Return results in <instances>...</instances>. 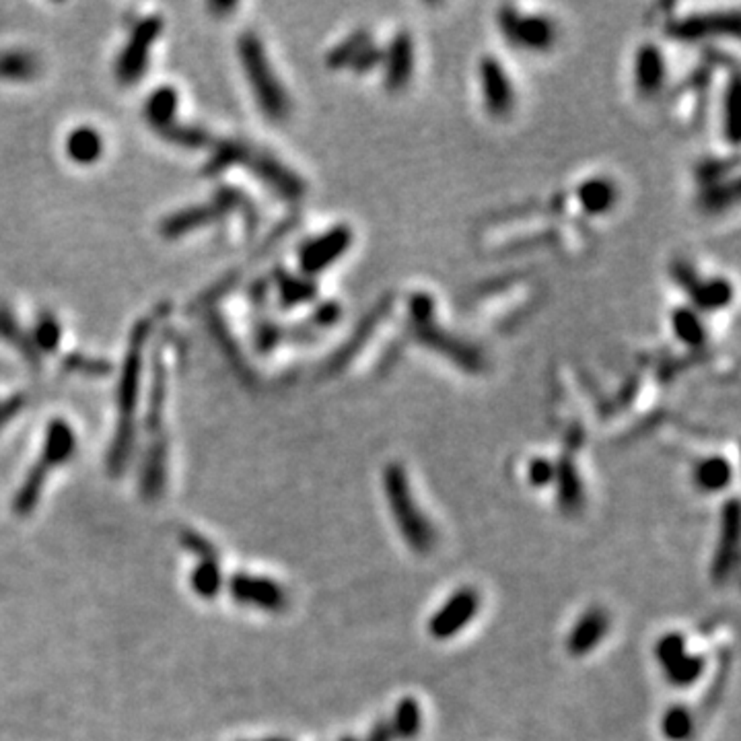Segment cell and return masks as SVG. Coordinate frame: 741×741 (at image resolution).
Wrapping results in <instances>:
<instances>
[{
  "mask_svg": "<svg viewBox=\"0 0 741 741\" xmlns=\"http://www.w3.org/2000/svg\"><path fill=\"white\" fill-rule=\"evenodd\" d=\"M66 155L79 165H93L103 155V136L93 126H77L65 142Z\"/></svg>",
  "mask_w": 741,
  "mask_h": 741,
  "instance_id": "cell-23",
  "label": "cell"
},
{
  "mask_svg": "<svg viewBox=\"0 0 741 741\" xmlns=\"http://www.w3.org/2000/svg\"><path fill=\"white\" fill-rule=\"evenodd\" d=\"M383 493L392 515L395 530L414 554H431L437 546V530L426 517L424 508L418 505L416 496L408 482L406 470L400 463H389L383 470Z\"/></svg>",
  "mask_w": 741,
  "mask_h": 741,
  "instance_id": "cell-3",
  "label": "cell"
},
{
  "mask_svg": "<svg viewBox=\"0 0 741 741\" xmlns=\"http://www.w3.org/2000/svg\"><path fill=\"white\" fill-rule=\"evenodd\" d=\"M733 297V291L727 280H708L705 285L696 286L694 299L699 307L702 309H719V307L727 305Z\"/></svg>",
  "mask_w": 741,
  "mask_h": 741,
  "instance_id": "cell-37",
  "label": "cell"
},
{
  "mask_svg": "<svg viewBox=\"0 0 741 741\" xmlns=\"http://www.w3.org/2000/svg\"><path fill=\"white\" fill-rule=\"evenodd\" d=\"M389 727H392L393 731V739H416L420 731H423V708H420L418 700L412 699V696H404L393 708L392 719H389Z\"/></svg>",
  "mask_w": 741,
  "mask_h": 741,
  "instance_id": "cell-27",
  "label": "cell"
},
{
  "mask_svg": "<svg viewBox=\"0 0 741 741\" xmlns=\"http://www.w3.org/2000/svg\"><path fill=\"white\" fill-rule=\"evenodd\" d=\"M256 741H293L288 737H266V739H256Z\"/></svg>",
  "mask_w": 741,
  "mask_h": 741,
  "instance_id": "cell-45",
  "label": "cell"
},
{
  "mask_svg": "<svg viewBox=\"0 0 741 741\" xmlns=\"http://www.w3.org/2000/svg\"><path fill=\"white\" fill-rule=\"evenodd\" d=\"M229 593L237 604L266 614H282L291 604L288 592L280 583L260 575L235 573L229 581Z\"/></svg>",
  "mask_w": 741,
  "mask_h": 741,
  "instance_id": "cell-8",
  "label": "cell"
},
{
  "mask_svg": "<svg viewBox=\"0 0 741 741\" xmlns=\"http://www.w3.org/2000/svg\"><path fill=\"white\" fill-rule=\"evenodd\" d=\"M731 478L733 472L730 462L721 455L707 457V460H702L699 466L694 468L696 485L705 493H721L723 488L730 486Z\"/></svg>",
  "mask_w": 741,
  "mask_h": 741,
  "instance_id": "cell-30",
  "label": "cell"
},
{
  "mask_svg": "<svg viewBox=\"0 0 741 741\" xmlns=\"http://www.w3.org/2000/svg\"><path fill=\"white\" fill-rule=\"evenodd\" d=\"M233 9H235L233 3H210L209 4V11L215 12V15H218V12H221V11L229 12V11H233Z\"/></svg>",
  "mask_w": 741,
  "mask_h": 741,
  "instance_id": "cell-44",
  "label": "cell"
},
{
  "mask_svg": "<svg viewBox=\"0 0 741 741\" xmlns=\"http://www.w3.org/2000/svg\"><path fill=\"white\" fill-rule=\"evenodd\" d=\"M169 303H163L159 309L149 313L138 319L132 325L128 348H126L124 363L120 369V379H118L116 389V404H118V423L114 437H111L108 457H105V466H108L110 476L118 478L126 468H128L130 457L134 454L136 445V408H138V395H141V377H142V361H144V348H147L149 338L155 332L157 319L163 317V311H169Z\"/></svg>",
  "mask_w": 741,
  "mask_h": 741,
  "instance_id": "cell-1",
  "label": "cell"
},
{
  "mask_svg": "<svg viewBox=\"0 0 741 741\" xmlns=\"http://www.w3.org/2000/svg\"><path fill=\"white\" fill-rule=\"evenodd\" d=\"M163 19L159 15L142 17L130 29V37L114 62V74L122 87H132L144 77L149 68L150 50L159 40Z\"/></svg>",
  "mask_w": 741,
  "mask_h": 741,
  "instance_id": "cell-6",
  "label": "cell"
},
{
  "mask_svg": "<svg viewBox=\"0 0 741 741\" xmlns=\"http://www.w3.org/2000/svg\"><path fill=\"white\" fill-rule=\"evenodd\" d=\"M500 29L508 42L531 52H546L556 42V27L550 19L542 15L525 17L515 9L500 12Z\"/></svg>",
  "mask_w": 741,
  "mask_h": 741,
  "instance_id": "cell-9",
  "label": "cell"
},
{
  "mask_svg": "<svg viewBox=\"0 0 741 741\" xmlns=\"http://www.w3.org/2000/svg\"><path fill=\"white\" fill-rule=\"evenodd\" d=\"M225 218V212L209 200L202 204H190L186 209H180L165 217L159 225V233L163 240H181V237L194 233V231L210 227L212 223H218Z\"/></svg>",
  "mask_w": 741,
  "mask_h": 741,
  "instance_id": "cell-14",
  "label": "cell"
},
{
  "mask_svg": "<svg viewBox=\"0 0 741 741\" xmlns=\"http://www.w3.org/2000/svg\"><path fill=\"white\" fill-rule=\"evenodd\" d=\"M353 243V231L348 227H334L325 233L305 241L299 249V268L305 276L322 274L324 270L334 266V262L347 254Z\"/></svg>",
  "mask_w": 741,
  "mask_h": 741,
  "instance_id": "cell-10",
  "label": "cell"
},
{
  "mask_svg": "<svg viewBox=\"0 0 741 741\" xmlns=\"http://www.w3.org/2000/svg\"><path fill=\"white\" fill-rule=\"evenodd\" d=\"M77 454V435H74L73 426L65 418L50 420L46 426V435H43V447L40 454V460L46 463L50 470H56L60 466H66Z\"/></svg>",
  "mask_w": 741,
  "mask_h": 741,
  "instance_id": "cell-17",
  "label": "cell"
},
{
  "mask_svg": "<svg viewBox=\"0 0 741 741\" xmlns=\"http://www.w3.org/2000/svg\"><path fill=\"white\" fill-rule=\"evenodd\" d=\"M167 463H169V443L167 437L149 439L147 451L142 455L141 463V488L142 500L155 502L159 500L167 488Z\"/></svg>",
  "mask_w": 741,
  "mask_h": 741,
  "instance_id": "cell-13",
  "label": "cell"
},
{
  "mask_svg": "<svg viewBox=\"0 0 741 741\" xmlns=\"http://www.w3.org/2000/svg\"><path fill=\"white\" fill-rule=\"evenodd\" d=\"M482 606L480 593L474 587L463 585L455 589L435 614L426 622V632L432 640H451L466 630L478 616Z\"/></svg>",
  "mask_w": 741,
  "mask_h": 741,
  "instance_id": "cell-7",
  "label": "cell"
},
{
  "mask_svg": "<svg viewBox=\"0 0 741 741\" xmlns=\"http://www.w3.org/2000/svg\"><path fill=\"white\" fill-rule=\"evenodd\" d=\"M161 138H165L167 142L178 144V147L184 149H204L212 144V136L200 126H190V124H180L173 122L167 126L165 130L159 132Z\"/></svg>",
  "mask_w": 741,
  "mask_h": 741,
  "instance_id": "cell-34",
  "label": "cell"
},
{
  "mask_svg": "<svg viewBox=\"0 0 741 741\" xmlns=\"http://www.w3.org/2000/svg\"><path fill=\"white\" fill-rule=\"evenodd\" d=\"M27 404H29V395L25 392L12 393L6 400L0 401V431H3L11 420H15L19 414L25 410V406Z\"/></svg>",
  "mask_w": 741,
  "mask_h": 741,
  "instance_id": "cell-41",
  "label": "cell"
},
{
  "mask_svg": "<svg viewBox=\"0 0 741 741\" xmlns=\"http://www.w3.org/2000/svg\"><path fill=\"white\" fill-rule=\"evenodd\" d=\"M554 476L556 466L550 460H546V457H536V460H531L530 466H527V482H530L533 488H546L554 485Z\"/></svg>",
  "mask_w": 741,
  "mask_h": 741,
  "instance_id": "cell-39",
  "label": "cell"
},
{
  "mask_svg": "<svg viewBox=\"0 0 741 741\" xmlns=\"http://www.w3.org/2000/svg\"><path fill=\"white\" fill-rule=\"evenodd\" d=\"M165 404H167V365L163 355V344H157L153 353V365H150V387L147 401V424L149 439L167 437L165 435Z\"/></svg>",
  "mask_w": 741,
  "mask_h": 741,
  "instance_id": "cell-15",
  "label": "cell"
},
{
  "mask_svg": "<svg viewBox=\"0 0 741 741\" xmlns=\"http://www.w3.org/2000/svg\"><path fill=\"white\" fill-rule=\"evenodd\" d=\"M556 491H558V505H561L562 513L567 515H577L585 505V491H583V482L579 476V470H577L575 462L564 457V460L556 466Z\"/></svg>",
  "mask_w": 741,
  "mask_h": 741,
  "instance_id": "cell-20",
  "label": "cell"
},
{
  "mask_svg": "<svg viewBox=\"0 0 741 741\" xmlns=\"http://www.w3.org/2000/svg\"><path fill=\"white\" fill-rule=\"evenodd\" d=\"M386 87L400 91L408 85L414 71V42L408 34H398L389 43L386 54Z\"/></svg>",
  "mask_w": 741,
  "mask_h": 741,
  "instance_id": "cell-18",
  "label": "cell"
},
{
  "mask_svg": "<svg viewBox=\"0 0 741 741\" xmlns=\"http://www.w3.org/2000/svg\"><path fill=\"white\" fill-rule=\"evenodd\" d=\"M665 73L668 68H665V58L659 48L653 43L640 46L637 58H634V80H637L638 91L645 95H655L665 83Z\"/></svg>",
  "mask_w": 741,
  "mask_h": 741,
  "instance_id": "cell-19",
  "label": "cell"
},
{
  "mask_svg": "<svg viewBox=\"0 0 741 741\" xmlns=\"http://www.w3.org/2000/svg\"><path fill=\"white\" fill-rule=\"evenodd\" d=\"M237 56H240L243 74H246L249 89L254 93L256 103L264 118L274 124L286 122L293 111L291 97L276 77L272 65H270L266 48L256 31H243L237 40Z\"/></svg>",
  "mask_w": 741,
  "mask_h": 741,
  "instance_id": "cell-4",
  "label": "cell"
},
{
  "mask_svg": "<svg viewBox=\"0 0 741 741\" xmlns=\"http://www.w3.org/2000/svg\"><path fill=\"white\" fill-rule=\"evenodd\" d=\"M655 659L661 665L665 680L674 688L686 690L700 682L707 671V657L688 651V640L682 632H665L655 643Z\"/></svg>",
  "mask_w": 741,
  "mask_h": 741,
  "instance_id": "cell-5",
  "label": "cell"
},
{
  "mask_svg": "<svg viewBox=\"0 0 741 741\" xmlns=\"http://www.w3.org/2000/svg\"><path fill=\"white\" fill-rule=\"evenodd\" d=\"M363 741H395L392 727H389V721L387 719L377 721V723L370 727L369 736Z\"/></svg>",
  "mask_w": 741,
  "mask_h": 741,
  "instance_id": "cell-43",
  "label": "cell"
},
{
  "mask_svg": "<svg viewBox=\"0 0 741 741\" xmlns=\"http://www.w3.org/2000/svg\"><path fill=\"white\" fill-rule=\"evenodd\" d=\"M50 472H52V470H50L42 460H37V463L31 466L27 476H25L21 488H19L15 499H12V513H15L17 517H29V515L35 511Z\"/></svg>",
  "mask_w": 741,
  "mask_h": 741,
  "instance_id": "cell-25",
  "label": "cell"
},
{
  "mask_svg": "<svg viewBox=\"0 0 741 741\" xmlns=\"http://www.w3.org/2000/svg\"><path fill=\"white\" fill-rule=\"evenodd\" d=\"M739 554V508L737 500H730L721 511L717 550L713 556L711 575L717 583L730 581V577L737 567Z\"/></svg>",
  "mask_w": 741,
  "mask_h": 741,
  "instance_id": "cell-11",
  "label": "cell"
},
{
  "mask_svg": "<svg viewBox=\"0 0 741 741\" xmlns=\"http://www.w3.org/2000/svg\"><path fill=\"white\" fill-rule=\"evenodd\" d=\"M190 585L194 593L202 600H215L223 589V573L218 562H198L192 570Z\"/></svg>",
  "mask_w": 741,
  "mask_h": 741,
  "instance_id": "cell-33",
  "label": "cell"
},
{
  "mask_svg": "<svg viewBox=\"0 0 741 741\" xmlns=\"http://www.w3.org/2000/svg\"><path fill=\"white\" fill-rule=\"evenodd\" d=\"M480 80H482V95H485L486 110L496 118L507 116L508 111L513 110L515 91L500 62L496 58L482 60Z\"/></svg>",
  "mask_w": 741,
  "mask_h": 741,
  "instance_id": "cell-16",
  "label": "cell"
},
{
  "mask_svg": "<svg viewBox=\"0 0 741 741\" xmlns=\"http://www.w3.org/2000/svg\"><path fill=\"white\" fill-rule=\"evenodd\" d=\"M340 741H363V739H359V737H342Z\"/></svg>",
  "mask_w": 741,
  "mask_h": 741,
  "instance_id": "cell-46",
  "label": "cell"
},
{
  "mask_svg": "<svg viewBox=\"0 0 741 741\" xmlns=\"http://www.w3.org/2000/svg\"><path fill=\"white\" fill-rule=\"evenodd\" d=\"M212 202H215L218 209L227 215H240L246 223L249 233H254L257 229V210L256 204L251 202V198L246 192H241L240 187L233 186H218L215 194H212Z\"/></svg>",
  "mask_w": 741,
  "mask_h": 741,
  "instance_id": "cell-26",
  "label": "cell"
},
{
  "mask_svg": "<svg viewBox=\"0 0 741 741\" xmlns=\"http://www.w3.org/2000/svg\"><path fill=\"white\" fill-rule=\"evenodd\" d=\"M274 285L276 291H279V301L282 307H297L309 303L311 299H316L317 293L313 280L294 276L285 268L274 270Z\"/></svg>",
  "mask_w": 741,
  "mask_h": 741,
  "instance_id": "cell-28",
  "label": "cell"
},
{
  "mask_svg": "<svg viewBox=\"0 0 741 741\" xmlns=\"http://www.w3.org/2000/svg\"><path fill=\"white\" fill-rule=\"evenodd\" d=\"M180 105V95L173 87H159L147 97L142 108L144 122H147L150 128H153L155 134H159L161 130H165L167 126L175 122V114H178Z\"/></svg>",
  "mask_w": 741,
  "mask_h": 741,
  "instance_id": "cell-21",
  "label": "cell"
},
{
  "mask_svg": "<svg viewBox=\"0 0 741 741\" xmlns=\"http://www.w3.org/2000/svg\"><path fill=\"white\" fill-rule=\"evenodd\" d=\"M241 165L266 184L274 194L285 200H301L305 194V181L286 167L279 157L268 149L243 141V138H221L212 142L210 155L202 167V175L215 178L229 167Z\"/></svg>",
  "mask_w": 741,
  "mask_h": 741,
  "instance_id": "cell-2",
  "label": "cell"
},
{
  "mask_svg": "<svg viewBox=\"0 0 741 741\" xmlns=\"http://www.w3.org/2000/svg\"><path fill=\"white\" fill-rule=\"evenodd\" d=\"M577 194H579L581 206L589 215H604V212L614 209L618 200L616 186L604 178L587 180Z\"/></svg>",
  "mask_w": 741,
  "mask_h": 741,
  "instance_id": "cell-29",
  "label": "cell"
},
{
  "mask_svg": "<svg viewBox=\"0 0 741 741\" xmlns=\"http://www.w3.org/2000/svg\"><path fill=\"white\" fill-rule=\"evenodd\" d=\"M671 325H674V332L680 338L682 342L690 344V347H699V344L705 342V325H702V319L694 309H688V307H682V309L674 311L671 316Z\"/></svg>",
  "mask_w": 741,
  "mask_h": 741,
  "instance_id": "cell-35",
  "label": "cell"
},
{
  "mask_svg": "<svg viewBox=\"0 0 741 741\" xmlns=\"http://www.w3.org/2000/svg\"><path fill=\"white\" fill-rule=\"evenodd\" d=\"M42 58L25 48H11L0 52V80L27 83L42 73Z\"/></svg>",
  "mask_w": 741,
  "mask_h": 741,
  "instance_id": "cell-22",
  "label": "cell"
},
{
  "mask_svg": "<svg viewBox=\"0 0 741 741\" xmlns=\"http://www.w3.org/2000/svg\"><path fill=\"white\" fill-rule=\"evenodd\" d=\"M282 336H285V330L264 319V322L256 325V332H254L256 348L260 350V353H270V350H272L276 344L282 340Z\"/></svg>",
  "mask_w": 741,
  "mask_h": 741,
  "instance_id": "cell-40",
  "label": "cell"
},
{
  "mask_svg": "<svg viewBox=\"0 0 741 741\" xmlns=\"http://www.w3.org/2000/svg\"><path fill=\"white\" fill-rule=\"evenodd\" d=\"M661 733L668 741H688L694 736V714L688 707L674 705L663 713Z\"/></svg>",
  "mask_w": 741,
  "mask_h": 741,
  "instance_id": "cell-32",
  "label": "cell"
},
{
  "mask_svg": "<svg viewBox=\"0 0 741 741\" xmlns=\"http://www.w3.org/2000/svg\"><path fill=\"white\" fill-rule=\"evenodd\" d=\"M610 632V614L601 606H592L581 614L567 637V651L570 657H587L604 643Z\"/></svg>",
  "mask_w": 741,
  "mask_h": 741,
  "instance_id": "cell-12",
  "label": "cell"
},
{
  "mask_svg": "<svg viewBox=\"0 0 741 741\" xmlns=\"http://www.w3.org/2000/svg\"><path fill=\"white\" fill-rule=\"evenodd\" d=\"M0 340L11 344L31 369L37 370L42 367V355L37 353L31 336L21 328V324L17 322V317L12 316V311L6 305H0Z\"/></svg>",
  "mask_w": 741,
  "mask_h": 741,
  "instance_id": "cell-24",
  "label": "cell"
},
{
  "mask_svg": "<svg viewBox=\"0 0 741 741\" xmlns=\"http://www.w3.org/2000/svg\"><path fill=\"white\" fill-rule=\"evenodd\" d=\"M340 317V309L334 303H325L319 307V309L313 313V324L316 325H330L334 324L336 319Z\"/></svg>",
  "mask_w": 741,
  "mask_h": 741,
  "instance_id": "cell-42",
  "label": "cell"
},
{
  "mask_svg": "<svg viewBox=\"0 0 741 741\" xmlns=\"http://www.w3.org/2000/svg\"><path fill=\"white\" fill-rule=\"evenodd\" d=\"M62 369L68 370V373H77L85 377H105L114 370L110 361L97 359V356H89L83 353L66 355L65 359H62Z\"/></svg>",
  "mask_w": 741,
  "mask_h": 741,
  "instance_id": "cell-36",
  "label": "cell"
},
{
  "mask_svg": "<svg viewBox=\"0 0 741 741\" xmlns=\"http://www.w3.org/2000/svg\"><path fill=\"white\" fill-rule=\"evenodd\" d=\"M31 342L40 355H54L62 342V325L52 311H42L37 316L34 330H31Z\"/></svg>",
  "mask_w": 741,
  "mask_h": 741,
  "instance_id": "cell-31",
  "label": "cell"
},
{
  "mask_svg": "<svg viewBox=\"0 0 741 741\" xmlns=\"http://www.w3.org/2000/svg\"><path fill=\"white\" fill-rule=\"evenodd\" d=\"M180 542L187 552H192L200 562H218V550L217 546L206 539L202 533L194 531L192 527H184L180 531Z\"/></svg>",
  "mask_w": 741,
  "mask_h": 741,
  "instance_id": "cell-38",
  "label": "cell"
}]
</instances>
